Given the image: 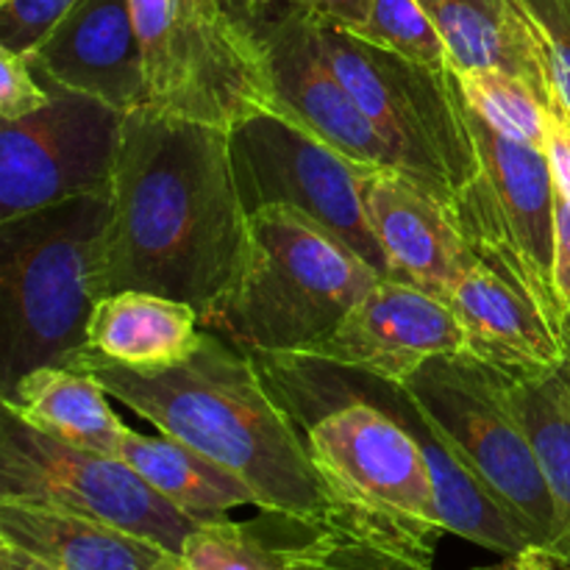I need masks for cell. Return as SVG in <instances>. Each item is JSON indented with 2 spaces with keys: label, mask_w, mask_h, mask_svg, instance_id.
<instances>
[{
  "label": "cell",
  "mask_w": 570,
  "mask_h": 570,
  "mask_svg": "<svg viewBox=\"0 0 570 570\" xmlns=\"http://www.w3.org/2000/svg\"><path fill=\"white\" fill-rule=\"evenodd\" d=\"M106 295L145 289L200 317L232 284L248 237L226 128L134 109L109 187Z\"/></svg>",
  "instance_id": "6da1fadb"
},
{
  "label": "cell",
  "mask_w": 570,
  "mask_h": 570,
  "mask_svg": "<svg viewBox=\"0 0 570 570\" xmlns=\"http://www.w3.org/2000/svg\"><path fill=\"white\" fill-rule=\"evenodd\" d=\"M59 365L87 371L106 393L161 434L181 440L243 479L259 510L334 523V507L298 426L267 390L259 365L220 334L206 332L187 360L137 371L89 348Z\"/></svg>",
  "instance_id": "7a4b0ae2"
},
{
  "label": "cell",
  "mask_w": 570,
  "mask_h": 570,
  "mask_svg": "<svg viewBox=\"0 0 570 570\" xmlns=\"http://www.w3.org/2000/svg\"><path fill=\"white\" fill-rule=\"evenodd\" d=\"M384 278L348 243L293 206L248 215L243 259L200 326L250 356L301 354Z\"/></svg>",
  "instance_id": "3957f363"
},
{
  "label": "cell",
  "mask_w": 570,
  "mask_h": 570,
  "mask_svg": "<svg viewBox=\"0 0 570 570\" xmlns=\"http://www.w3.org/2000/svg\"><path fill=\"white\" fill-rule=\"evenodd\" d=\"M109 189L0 223V393L87 345L106 295Z\"/></svg>",
  "instance_id": "277c9868"
},
{
  "label": "cell",
  "mask_w": 570,
  "mask_h": 570,
  "mask_svg": "<svg viewBox=\"0 0 570 570\" xmlns=\"http://www.w3.org/2000/svg\"><path fill=\"white\" fill-rule=\"evenodd\" d=\"M321 37L334 72L387 145L395 170L443 204H454L479 173L454 67L434 70L365 42L326 17H321Z\"/></svg>",
  "instance_id": "5b68a950"
},
{
  "label": "cell",
  "mask_w": 570,
  "mask_h": 570,
  "mask_svg": "<svg viewBox=\"0 0 570 570\" xmlns=\"http://www.w3.org/2000/svg\"><path fill=\"white\" fill-rule=\"evenodd\" d=\"M145 109L232 128L276 111L265 65L228 0H131Z\"/></svg>",
  "instance_id": "8992f818"
},
{
  "label": "cell",
  "mask_w": 570,
  "mask_h": 570,
  "mask_svg": "<svg viewBox=\"0 0 570 570\" xmlns=\"http://www.w3.org/2000/svg\"><path fill=\"white\" fill-rule=\"evenodd\" d=\"M406 387L527 534L529 546L551 554L557 546L554 499L507 393V373L471 354L438 356Z\"/></svg>",
  "instance_id": "52a82bcc"
},
{
  "label": "cell",
  "mask_w": 570,
  "mask_h": 570,
  "mask_svg": "<svg viewBox=\"0 0 570 570\" xmlns=\"http://www.w3.org/2000/svg\"><path fill=\"white\" fill-rule=\"evenodd\" d=\"M468 126L476 142L479 173L456 195L451 212L476 259L562 323L566 317L551 284L557 181L549 156L543 148L504 137L471 109Z\"/></svg>",
  "instance_id": "ba28073f"
},
{
  "label": "cell",
  "mask_w": 570,
  "mask_h": 570,
  "mask_svg": "<svg viewBox=\"0 0 570 570\" xmlns=\"http://www.w3.org/2000/svg\"><path fill=\"white\" fill-rule=\"evenodd\" d=\"M0 501L95 518L154 540L176 557L204 523L178 510L120 456L48 438L9 410L0 417Z\"/></svg>",
  "instance_id": "9c48e42d"
},
{
  "label": "cell",
  "mask_w": 570,
  "mask_h": 570,
  "mask_svg": "<svg viewBox=\"0 0 570 570\" xmlns=\"http://www.w3.org/2000/svg\"><path fill=\"white\" fill-rule=\"evenodd\" d=\"M234 181L245 212L293 206L348 243L362 259L390 278L365 200L362 167L323 142L309 128L278 111H259L228 128Z\"/></svg>",
  "instance_id": "30bf717a"
},
{
  "label": "cell",
  "mask_w": 570,
  "mask_h": 570,
  "mask_svg": "<svg viewBox=\"0 0 570 570\" xmlns=\"http://www.w3.org/2000/svg\"><path fill=\"white\" fill-rule=\"evenodd\" d=\"M50 104L0 122V223L111 187L122 111L48 83Z\"/></svg>",
  "instance_id": "8fae6325"
},
{
  "label": "cell",
  "mask_w": 570,
  "mask_h": 570,
  "mask_svg": "<svg viewBox=\"0 0 570 570\" xmlns=\"http://www.w3.org/2000/svg\"><path fill=\"white\" fill-rule=\"evenodd\" d=\"M256 45L278 115L309 128L362 167H395L367 117L334 72L321 37V17L289 0H228Z\"/></svg>",
  "instance_id": "7c38bea8"
},
{
  "label": "cell",
  "mask_w": 570,
  "mask_h": 570,
  "mask_svg": "<svg viewBox=\"0 0 570 570\" xmlns=\"http://www.w3.org/2000/svg\"><path fill=\"white\" fill-rule=\"evenodd\" d=\"M465 354V332L443 298L379 278L348 315L301 354L406 384L426 362Z\"/></svg>",
  "instance_id": "4fadbf2b"
},
{
  "label": "cell",
  "mask_w": 570,
  "mask_h": 570,
  "mask_svg": "<svg viewBox=\"0 0 570 570\" xmlns=\"http://www.w3.org/2000/svg\"><path fill=\"white\" fill-rule=\"evenodd\" d=\"M362 200L390 278L449 301L462 273L479 262L451 206L395 167L367 170Z\"/></svg>",
  "instance_id": "5bb4252c"
},
{
  "label": "cell",
  "mask_w": 570,
  "mask_h": 570,
  "mask_svg": "<svg viewBox=\"0 0 570 570\" xmlns=\"http://www.w3.org/2000/svg\"><path fill=\"white\" fill-rule=\"evenodd\" d=\"M26 56L45 83L92 95L122 115L145 106L142 48L131 0H78L56 31Z\"/></svg>",
  "instance_id": "9a60e30c"
},
{
  "label": "cell",
  "mask_w": 570,
  "mask_h": 570,
  "mask_svg": "<svg viewBox=\"0 0 570 570\" xmlns=\"http://www.w3.org/2000/svg\"><path fill=\"white\" fill-rule=\"evenodd\" d=\"M445 304L465 332V354L510 376L566 367L562 323L484 262L462 273Z\"/></svg>",
  "instance_id": "2e32d148"
},
{
  "label": "cell",
  "mask_w": 570,
  "mask_h": 570,
  "mask_svg": "<svg viewBox=\"0 0 570 570\" xmlns=\"http://www.w3.org/2000/svg\"><path fill=\"white\" fill-rule=\"evenodd\" d=\"M0 540L61 570H181L154 540L95 518L0 501Z\"/></svg>",
  "instance_id": "e0dca14e"
},
{
  "label": "cell",
  "mask_w": 570,
  "mask_h": 570,
  "mask_svg": "<svg viewBox=\"0 0 570 570\" xmlns=\"http://www.w3.org/2000/svg\"><path fill=\"white\" fill-rule=\"evenodd\" d=\"M443 37L454 70L512 72L546 100L554 95L546 50L518 0H417Z\"/></svg>",
  "instance_id": "ac0fdd59"
},
{
  "label": "cell",
  "mask_w": 570,
  "mask_h": 570,
  "mask_svg": "<svg viewBox=\"0 0 570 570\" xmlns=\"http://www.w3.org/2000/svg\"><path fill=\"white\" fill-rule=\"evenodd\" d=\"M200 337L195 306L145 289H117L95 304L83 348L122 367L154 371L187 360Z\"/></svg>",
  "instance_id": "d6986e66"
},
{
  "label": "cell",
  "mask_w": 570,
  "mask_h": 570,
  "mask_svg": "<svg viewBox=\"0 0 570 570\" xmlns=\"http://www.w3.org/2000/svg\"><path fill=\"white\" fill-rule=\"evenodd\" d=\"M3 410L48 438L87 451L115 454L128 426L111 410L104 384L87 371L42 365L17 379L0 393Z\"/></svg>",
  "instance_id": "ffe728a7"
},
{
  "label": "cell",
  "mask_w": 570,
  "mask_h": 570,
  "mask_svg": "<svg viewBox=\"0 0 570 570\" xmlns=\"http://www.w3.org/2000/svg\"><path fill=\"white\" fill-rule=\"evenodd\" d=\"M334 523L259 510L250 521H206L184 540L181 570H315Z\"/></svg>",
  "instance_id": "44dd1931"
},
{
  "label": "cell",
  "mask_w": 570,
  "mask_h": 570,
  "mask_svg": "<svg viewBox=\"0 0 570 570\" xmlns=\"http://www.w3.org/2000/svg\"><path fill=\"white\" fill-rule=\"evenodd\" d=\"M117 456L178 510L204 523L220 521L237 507H256L254 490L243 479L161 432L139 434L128 429Z\"/></svg>",
  "instance_id": "7402d4cb"
},
{
  "label": "cell",
  "mask_w": 570,
  "mask_h": 570,
  "mask_svg": "<svg viewBox=\"0 0 570 570\" xmlns=\"http://www.w3.org/2000/svg\"><path fill=\"white\" fill-rule=\"evenodd\" d=\"M507 393L543 465L557 510V546L549 557L570 568V376L568 367L507 373Z\"/></svg>",
  "instance_id": "603a6c76"
},
{
  "label": "cell",
  "mask_w": 570,
  "mask_h": 570,
  "mask_svg": "<svg viewBox=\"0 0 570 570\" xmlns=\"http://www.w3.org/2000/svg\"><path fill=\"white\" fill-rule=\"evenodd\" d=\"M460 92L468 109L482 117L488 126L515 142L534 145L546 150L549 134V100L529 81L512 72L476 67V70H454Z\"/></svg>",
  "instance_id": "cb8c5ba5"
},
{
  "label": "cell",
  "mask_w": 570,
  "mask_h": 570,
  "mask_svg": "<svg viewBox=\"0 0 570 570\" xmlns=\"http://www.w3.org/2000/svg\"><path fill=\"white\" fill-rule=\"evenodd\" d=\"M365 42L406 56L412 61L449 70V50L417 0H371L360 26L348 28Z\"/></svg>",
  "instance_id": "d4e9b609"
},
{
  "label": "cell",
  "mask_w": 570,
  "mask_h": 570,
  "mask_svg": "<svg viewBox=\"0 0 570 570\" xmlns=\"http://www.w3.org/2000/svg\"><path fill=\"white\" fill-rule=\"evenodd\" d=\"M76 3L78 0H0V48L31 53Z\"/></svg>",
  "instance_id": "484cf974"
},
{
  "label": "cell",
  "mask_w": 570,
  "mask_h": 570,
  "mask_svg": "<svg viewBox=\"0 0 570 570\" xmlns=\"http://www.w3.org/2000/svg\"><path fill=\"white\" fill-rule=\"evenodd\" d=\"M315 570H434L432 562L332 527Z\"/></svg>",
  "instance_id": "4316f807"
},
{
  "label": "cell",
  "mask_w": 570,
  "mask_h": 570,
  "mask_svg": "<svg viewBox=\"0 0 570 570\" xmlns=\"http://www.w3.org/2000/svg\"><path fill=\"white\" fill-rule=\"evenodd\" d=\"M546 50L551 81L570 109V0H518Z\"/></svg>",
  "instance_id": "83f0119b"
},
{
  "label": "cell",
  "mask_w": 570,
  "mask_h": 570,
  "mask_svg": "<svg viewBox=\"0 0 570 570\" xmlns=\"http://www.w3.org/2000/svg\"><path fill=\"white\" fill-rule=\"evenodd\" d=\"M50 104V89L26 53L0 48V120H22Z\"/></svg>",
  "instance_id": "f1b7e54d"
},
{
  "label": "cell",
  "mask_w": 570,
  "mask_h": 570,
  "mask_svg": "<svg viewBox=\"0 0 570 570\" xmlns=\"http://www.w3.org/2000/svg\"><path fill=\"white\" fill-rule=\"evenodd\" d=\"M546 156L557 187L570 198V109L562 95H551L549 100V134H546Z\"/></svg>",
  "instance_id": "f546056e"
},
{
  "label": "cell",
  "mask_w": 570,
  "mask_h": 570,
  "mask_svg": "<svg viewBox=\"0 0 570 570\" xmlns=\"http://www.w3.org/2000/svg\"><path fill=\"white\" fill-rule=\"evenodd\" d=\"M557 304L562 317L570 315V198L557 187L554 206V267H551Z\"/></svg>",
  "instance_id": "4dcf8cb0"
},
{
  "label": "cell",
  "mask_w": 570,
  "mask_h": 570,
  "mask_svg": "<svg viewBox=\"0 0 570 570\" xmlns=\"http://www.w3.org/2000/svg\"><path fill=\"white\" fill-rule=\"evenodd\" d=\"M289 3H298L312 9L315 14L326 17V20L337 22L343 28L360 26L362 17L367 14V6L371 0H289Z\"/></svg>",
  "instance_id": "1f68e13d"
},
{
  "label": "cell",
  "mask_w": 570,
  "mask_h": 570,
  "mask_svg": "<svg viewBox=\"0 0 570 570\" xmlns=\"http://www.w3.org/2000/svg\"><path fill=\"white\" fill-rule=\"evenodd\" d=\"M0 570H61V568L37 560V557L26 554V551H20L17 546L3 543V540H0Z\"/></svg>",
  "instance_id": "d6a6232c"
},
{
  "label": "cell",
  "mask_w": 570,
  "mask_h": 570,
  "mask_svg": "<svg viewBox=\"0 0 570 570\" xmlns=\"http://www.w3.org/2000/svg\"><path fill=\"white\" fill-rule=\"evenodd\" d=\"M510 562H504V566L499 568H484V570H538V566L532 562V557H529V551H523V554L518 557H507Z\"/></svg>",
  "instance_id": "836d02e7"
},
{
  "label": "cell",
  "mask_w": 570,
  "mask_h": 570,
  "mask_svg": "<svg viewBox=\"0 0 570 570\" xmlns=\"http://www.w3.org/2000/svg\"><path fill=\"white\" fill-rule=\"evenodd\" d=\"M529 557H532V562L538 566V570H570L568 566H562L560 560H554V557L543 554V551L538 549H529Z\"/></svg>",
  "instance_id": "e575fe53"
},
{
  "label": "cell",
  "mask_w": 570,
  "mask_h": 570,
  "mask_svg": "<svg viewBox=\"0 0 570 570\" xmlns=\"http://www.w3.org/2000/svg\"><path fill=\"white\" fill-rule=\"evenodd\" d=\"M562 334H566V367L570 376V315H566V321H562Z\"/></svg>",
  "instance_id": "d590c367"
}]
</instances>
